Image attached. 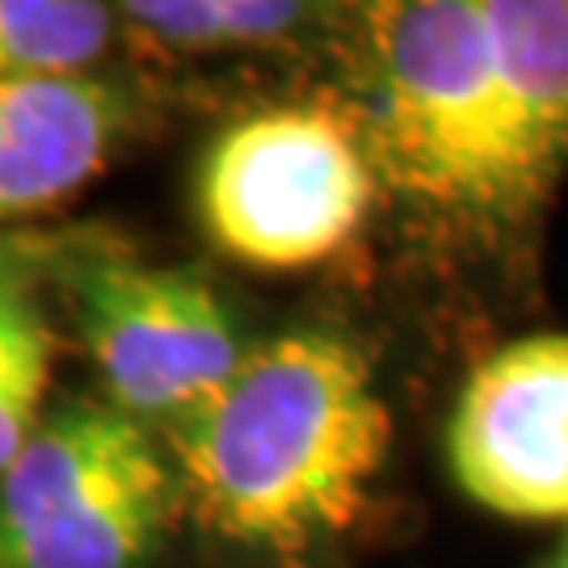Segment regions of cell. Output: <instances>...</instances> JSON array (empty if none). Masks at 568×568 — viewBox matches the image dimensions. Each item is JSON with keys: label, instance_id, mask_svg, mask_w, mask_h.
<instances>
[{"label": "cell", "instance_id": "1", "mask_svg": "<svg viewBox=\"0 0 568 568\" xmlns=\"http://www.w3.org/2000/svg\"><path fill=\"white\" fill-rule=\"evenodd\" d=\"M392 447V408L358 345L283 333L173 422V476L227 544L295 556L358 523Z\"/></svg>", "mask_w": 568, "mask_h": 568}, {"label": "cell", "instance_id": "2", "mask_svg": "<svg viewBox=\"0 0 568 568\" xmlns=\"http://www.w3.org/2000/svg\"><path fill=\"white\" fill-rule=\"evenodd\" d=\"M371 161L413 203L476 224H523L565 173L497 51L488 0L375 9Z\"/></svg>", "mask_w": 568, "mask_h": 568}, {"label": "cell", "instance_id": "3", "mask_svg": "<svg viewBox=\"0 0 568 568\" xmlns=\"http://www.w3.org/2000/svg\"><path fill=\"white\" fill-rule=\"evenodd\" d=\"M178 501L173 464L135 417L68 400L0 471V568H140Z\"/></svg>", "mask_w": 568, "mask_h": 568}, {"label": "cell", "instance_id": "4", "mask_svg": "<svg viewBox=\"0 0 568 568\" xmlns=\"http://www.w3.org/2000/svg\"><path fill=\"white\" fill-rule=\"evenodd\" d=\"M375 199V161L325 105H278L232 122L199 169V215L232 262L307 270L333 257Z\"/></svg>", "mask_w": 568, "mask_h": 568}, {"label": "cell", "instance_id": "5", "mask_svg": "<svg viewBox=\"0 0 568 568\" xmlns=\"http://www.w3.org/2000/svg\"><path fill=\"white\" fill-rule=\"evenodd\" d=\"M77 325L105 384V405L169 426L241 366L244 345L224 300L185 270L89 248L68 270Z\"/></svg>", "mask_w": 568, "mask_h": 568}, {"label": "cell", "instance_id": "6", "mask_svg": "<svg viewBox=\"0 0 568 568\" xmlns=\"http://www.w3.org/2000/svg\"><path fill=\"white\" fill-rule=\"evenodd\" d=\"M447 459L488 514L568 527V333H530L471 366L450 408Z\"/></svg>", "mask_w": 568, "mask_h": 568}, {"label": "cell", "instance_id": "7", "mask_svg": "<svg viewBox=\"0 0 568 568\" xmlns=\"http://www.w3.org/2000/svg\"><path fill=\"white\" fill-rule=\"evenodd\" d=\"M126 126L131 102L102 77L0 81V224L77 199Z\"/></svg>", "mask_w": 568, "mask_h": 568}, {"label": "cell", "instance_id": "8", "mask_svg": "<svg viewBox=\"0 0 568 568\" xmlns=\"http://www.w3.org/2000/svg\"><path fill=\"white\" fill-rule=\"evenodd\" d=\"M114 9L126 39L173 55H224L270 47L312 18L307 4L283 0H131Z\"/></svg>", "mask_w": 568, "mask_h": 568}, {"label": "cell", "instance_id": "9", "mask_svg": "<svg viewBox=\"0 0 568 568\" xmlns=\"http://www.w3.org/2000/svg\"><path fill=\"white\" fill-rule=\"evenodd\" d=\"M119 34V9L98 0H0V81L93 77Z\"/></svg>", "mask_w": 568, "mask_h": 568}, {"label": "cell", "instance_id": "10", "mask_svg": "<svg viewBox=\"0 0 568 568\" xmlns=\"http://www.w3.org/2000/svg\"><path fill=\"white\" fill-rule=\"evenodd\" d=\"M55 337L21 274L0 283V471L47 417Z\"/></svg>", "mask_w": 568, "mask_h": 568}, {"label": "cell", "instance_id": "11", "mask_svg": "<svg viewBox=\"0 0 568 568\" xmlns=\"http://www.w3.org/2000/svg\"><path fill=\"white\" fill-rule=\"evenodd\" d=\"M539 568H568V530H565V539H560V544L551 548V556Z\"/></svg>", "mask_w": 568, "mask_h": 568}, {"label": "cell", "instance_id": "12", "mask_svg": "<svg viewBox=\"0 0 568 568\" xmlns=\"http://www.w3.org/2000/svg\"><path fill=\"white\" fill-rule=\"evenodd\" d=\"M9 274H13V265H9V262H4V257H0V283H4Z\"/></svg>", "mask_w": 568, "mask_h": 568}]
</instances>
